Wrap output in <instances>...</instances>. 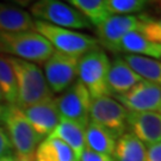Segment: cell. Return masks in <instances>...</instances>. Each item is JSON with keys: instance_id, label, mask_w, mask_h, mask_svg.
<instances>
[{"instance_id": "1", "label": "cell", "mask_w": 161, "mask_h": 161, "mask_svg": "<svg viewBox=\"0 0 161 161\" xmlns=\"http://www.w3.org/2000/svg\"><path fill=\"white\" fill-rule=\"evenodd\" d=\"M17 80V105L25 109L35 104L53 99L54 93L47 84L42 69L36 64L8 56Z\"/></svg>"}, {"instance_id": "2", "label": "cell", "mask_w": 161, "mask_h": 161, "mask_svg": "<svg viewBox=\"0 0 161 161\" xmlns=\"http://www.w3.org/2000/svg\"><path fill=\"white\" fill-rule=\"evenodd\" d=\"M55 49L48 41L34 30L20 32L0 31V54H10L14 58L43 64Z\"/></svg>"}, {"instance_id": "3", "label": "cell", "mask_w": 161, "mask_h": 161, "mask_svg": "<svg viewBox=\"0 0 161 161\" xmlns=\"http://www.w3.org/2000/svg\"><path fill=\"white\" fill-rule=\"evenodd\" d=\"M34 31L42 35L56 52L70 56L81 58L84 54L99 47L98 40L91 35L50 25L41 20L34 22Z\"/></svg>"}, {"instance_id": "4", "label": "cell", "mask_w": 161, "mask_h": 161, "mask_svg": "<svg viewBox=\"0 0 161 161\" xmlns=\"http://www.w3.org/2000/svg\"><path fill=\"white\" fill-rule=\"evenodd\" d=\"M110 60L102 48H94L79 58L78 76L92 99L111 96L108 86Z\"/></svg>"}, {"instance_id": "5", "label": "cell", "mask_w": 161, "mask_h": 161, "mask_svg": "<svg viewBox=\"0 0 161 161\" xmlns=\"http://www.w3.org/2000/svg\"><path fill=\"white\" fill-rule=\"evenodd\" d=\"M4 124L16 156L24 161H34L35 152L42 137L31 127L22 109L17 105H8Z\"/></svg>"}, {"instance_id": "6", "label": "cell", "mask_w": 161, "mask_h": 161, "mask_svg": "<svg viewBox=\"0 0 161 161\" xmlns=\"http://www.w3.org/2000/svg\"><path fill=\"white\" fill-rule=\"evenodd\" d=\"M30 14L36 20L64 29H92V24L80 12L62 0H37L30 6Z\"/></svg>"}, {"instance_id": "7", "label": "cell", "mask_w": 161, "mask_h": 161, "mask_svg": "<svg viewBox=\"0 0 161 161\" xmlns=\"http://www.w3.org/2000/svg\"><path fill=\"white\" fill-rule=\"evenodd\" d=\"M127 109L110 96L92 99L90 121L104 128L115 138L121 137L127 130Z\"/></svg>"}, {"instance_id": "8", "label": "cell", "mask_w": 161, "mask_h": 161, "mask_svg": "<svg viewBox=\"0 0 161 161\" xmlns=\"http://www.w3.org/2000/svg\"><path fill=\"white\" fill-rule=\"evenodd\" d=\"M79 58L60 52H54L43 64V74L53 93H62L75 82Z\"/></svg>"}, {"instance_id": "9", "label": "cell", "mask_w": 161, "mask_h": 161, "mask_svg": "<svg viewBox=\"0 0 161 161\" xmlns=\"http://www.w3.org/2000/svg\"><path fill=\"white\" fill-rule=\"evenodd\" d=\"M60 117L73 121L82 127L90 122V109L92 98L80 81H75L60 97L55 99Z\"/></svg>"}, {"instance_id": "10", "label": "cell", "mask_w": 161, "mask_h": 161, "mask_svg": "<svg viewBox=\"0 0 161 161\" xmlns=\"http://www.w3.org/2000/svg\"><path fill=\"white\" fill-rule=\"evenodd\" d=\"M97 28L98 43L112 53H119V44L127 34L140 29V16L110 14Z\"/></svg>"}, {"instance_id": "11", "label": "cell", "mask_w": 161, "mask_h": 161, "mask_svg": "<svg viewBox=\"0 0 161 161\" xmlns=\"http://www.w3.org/2000/svg\"><path fill=\"white\" fill-rule=\"evenodd\" d=\"M114 97L128 112H158L161 104V87L147 80H141L128 92Z\"/></svg>"}, {"instance_id": "12", "label": "cell", "mask_w": 161, "mask_h": 161, "mask_svg": "<svg viewBox=\"0 0 161 161\" xmlns=\"http://www.w3.org/2000/svg\"><path fill=\"white\" fill-rule=\"evenodd\" d=\"M127 124L131 134L146 146L161 142V114L155 111L128 112Z\"/></svg>"}, {"instance_id": "13", "label": "cell", "mask_w": 161, "mask_h": 161, "mask_svg": "<svg viewBox=\"0 0 161 161\" xmlns=\"http://www.w3.org/2000/svg\"><path fill=\"white\" fill-rule=\"evenodd\" d=\"M22 111L31 127L41 137H48L54 131L61 118L54 98L28 106L22 109Z\"/></svg>"}, {"instance_id": "14", "label": "cell", "mask_w": 161, "mask_h": 161, "mask_svg": "<svg viewBox=\"0 0 161 161\" xmlns=\"http://www.w3.org/2000/svg\"><path fill=\"white\" fill-rule=\"evenodd\" d=\"M141 80L143 79L129 67V64L123 60V58H117L112 62H110L108 86L112 96L128 92Z\"/></svg>"}, {"instance_id": "15", "label": "cell", "mask_w": 161, "mask_h": 161, "mask_svg": "<svg viewBox=\"0 0 161 161\" xmlns=\"http://www.w3.org/2000/svg\"><path fill=\"white\" fill-rule=\"evenodd\" d=\"M35 19L29 12L7 3H0V31L20 32L34 30Z\"/></svg>"}, {"instance_id": "16", "label": "cell", "mask_w": 161, "mask_h": 161, "mask_svg": "<svg viewBox=\"0 0 161 161\" xmlns=\"http://www.w3.org/2000/svg\"><path fill=\"white\" fill-rule=\"evenodd\" d=\"M119 53L161 60V44L150 41L138 30H135L123 37L119 44Z\"/></svg>"}, {"instance_id": "17", "label": "cell", "mask_w": 161, "mask_h": 161, "mask_svg": "<svg viewBox=\"0 0 161 161\" xmlns=\"http://www.w3.org/2000/svg\"><path fill=\"white\" fill-rule=\"evenodd\" d=\"M49 136L58 138L62 142H64L70 149L74 152L78 160L80 158L81 153L86 148L85 127H82V125L78 124V123H75L73 121L62 118V117L60 118L58 124Z\"/></svg>"}, {"instance_id": "18", "label": "cell", "mask_w": 161, "mask_h": 161, "mask_svg": "<svg viewBox=\"0 0 161 161\" xmlns=\"http://www.w3.org/2000/svg\"><path fill=\"white\" fill-rule=\"evenodd\" d=\"M34 161H79L74 152L61 140L48 136L37 146Z\"/></svg>"}, {"instance_id": "19", "label": "cell", "mask_w": 161, "mask_h": 161, "mask_svg": "<svg viewBox=\"0 0 161 161\" xmlns=\"http://www.w3.org/2000/svg\"><path fill=\"white\" fill-rule=\"evenodd\" d=\"M116 140L108 130L93 122H88L85 128V142L88 149L100 154L112 156L115 152Z\"/></svg>"}, {"instance_id": "20", "label": "cell", "mask_w": 161, "mask_h": 161, "mask_svg": "<svg viewBox=\"0 0 161 161\" xmlns=\"http://www.w3.org/2000/svg\"><path fill=\"white\" fill-rule=\"evenodd\" d=\"M112 158L115 161H144L146 146L131 132H124L116 141Z\"/></svg>"}, {"instance_id": "21", "label": "cell", "mask_w": 161, "mask_h": 161, "mask_svg": "<svg viewBox=\"0 0 161 161\" xmlns=\"http://www.w3.org/2000/svg\"><path fill=\"white\" fill-rule=\"evenodd\" d=\"M123 60L143 80L153 82L161 87V61L131 54H125Z\"/></svg>"}, {"instance_id": "22", "label": "cell", "mask_w": 161, "mask_h": 161, "mask_svg": "<svg viewBox=\"0 0 161 161\" xmlns=\"http://www.w3.org/2000/svg\"><path fill=\"white\" fill-rule=\"evenodd\" d=\"M90 23L98 26L110 16L106 0H68Z\"/></svg>"}, {"instance_id": "23", "label": "cell", "mask_w": 161, "mask_h": 161, "mask_svg": "<svg viewBox=\"0 0 161 161\" xmlns=\"http://www.w3.org/2000/svg\"><path fill=\"white\" fill-rule=\"evenodd\" d=\"M0 90L8 105L17 103V80L10 58L0 54Z\"/></svg>"}, {"instance_id": "24", "label": "cell", "mask_w": 161, "mask_h": 161, "mask_svg": "<svg viewBox=\"0 0 161 161\" xmlns=\"http://www.w3.org/2000/svg\"><path fill=\"white\" fill-rule=\"evenodd\" d=\"M150 0H106L110 14H134L144 10Z\"/></svg>"}, {"instance_id": "25", "label": "cell", "mask_w": 161, "mask_h": 161, "mask_svg": "<svg viewBox=\"0 0 161 161\" xmlns=\"http://www.w3.org/2000/svg\"><path fill=\"white\" fill-rule=\"evenodd\" d=\"M147 38L161 44V19H155L146 14H140V29Z\"/></svg>"}, {"instance_id": "26", "label": "cell", "mask_w": 161, "mask_h": 161, "mask_svg": "<svg viewBox=\"0 0 161 161\" xmlns=\"http://www.w3.org/2000/svg\"><path fill=\"white\" fill-rule=\"evenodd\" d=\"M79 161H115L114 158L110 155H105V154H100L97 152H93V150L85 148L84 152L81 153Z\"/></svg>"}, {"instance_id": "27", "label": "cell", "mask_w": 161, "mask_h": 161, "mask_svg": "<svg viewBox=\"0 0 161 161\" xmlns=\"http://www.w3.org/2000/svg\"><path fill=\"white\" fill-rule=\"evenodd\" d=\"M12 150V143L4 128L0 127V158L10 155Z\"/></svg>"}, {"instance_id": "28", "label": "cell", "mask_w": 161, "mask_h": 161, "mask_svg": "<svg viewBox=\"0 0 161 161\" xmlns=\"http://www.w3.org/2000/svg\"><path fill=\"white\" fill-rule=\"evenodd\" d=\"M144 161H161V142L148 147Z\"/></svg>"}, {"instance_id": "29", "label": "cell", "mask_w": 161, "mask_h": 161, "mask_svg": "<svg viewBox=\"0 0 161 161\" xmlns=\"http://www.w3.org/2000/svg\"><path fill=\"white\" fill-rule=\"evenodd\" d=\"M7 1H11L14 6H18V7H28V6H31L32 4H35L37 0H7Z\"/></svg>"}, {"instance_id": "30", "label": "cell", "mask_w": 161, "mask_h": 161, "mask_svg": "<svg viewBox=\"0 0 161 161\" xmlns=\"http://www.w3.org/2000/svg\"><path fill=\"white\" fill-rule=\"evenodd\" d=\"M7 108H8V105H1L0 104V123H4L6 112H7Z\"/></svg>"}, {"instance_id": "31", "label": "cell", "mask_w": 161, "mask_h": 161, "mask_svg": "<svg viewBox=\"0 0 161 161\" xmlns=\"http://www.w3.org/2000/svg\"><path fill=\"white\" fill-rule=\"evenodd\" d=\"M0 161H24V160H20V159H18L16 155H6V156H3V158H0Z\"/></svg>"}, {"instance_id": "32", "label": "cell", "mask_w": 161, "mask_h": 161, "mask_svg": "<svg viewBox=\"0 0 161 161\" xmlns=\"http://www.w3.org/2000/svg\"><path fill=\"white\" fill-rule=\"evenodd\" d=\"M150 3H152V4H155V5H158V4H161V0H150Z\"/></svg>"}, {"instance_id": "33", "label": "cell", "mask_w": 161, "mask_h": 161, "mask_svg": "<svg viewBox=\"0 0 161 161\" xmlns=\"http://www.w3.org/2000/svg\"><path fill=\"white\" fill-rule=\"evenodd\" d=\"M3 100H5V98H4V94H3L1 90H0V102H3Z\"/></svg>"}, {"instance_id": "34", "label": "cell", "mask_w": 161, "mask_h": 161, "mask_svg": "<svg viewBox=\"0 0 161 161\" xmlns=\"http://www.w3.org/2000/svg\"><path fill=\"white\" fill-rule=\"evenodd\" d=\"M156 6H158V7L160 8V12H161V4H158V5H156Z\"/></svg>"}, {"instance_id": "35", "label": "cell", "mask_w": 161, "mask_h": 161, "mask_svg": "<svg viewBox=\"0 0 161 161\" xmlns=\"http://www.w3.org/2000/svg\"><path fill=\"white\" fill-rule=\"evenodd\" d=\"M159 114H161V104H160V109H159V111H158Z\"/></svg>"}]
</instances>
